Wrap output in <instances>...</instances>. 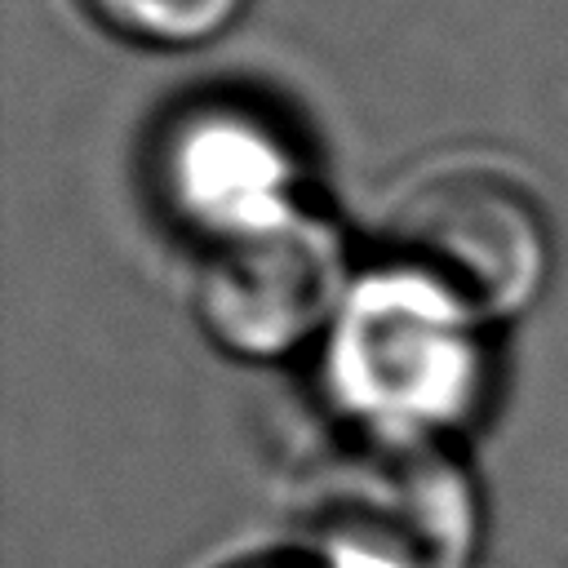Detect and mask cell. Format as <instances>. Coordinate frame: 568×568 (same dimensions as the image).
I'll list each match as a JSON object with an SVG mask.
<instances>
[{
  "mask_svg": "<svg viewBox=\"0 0 568 568\" xmlns=\"http://www.w3.org/2000/svg\"><path fill=\"white\" fill-rule=\"evenodd\" d=\"M488 328L426 275L377 262L324 333L328 399L368 439H430L479 417L493 386Z\"/></svg>",
  "mask_w": 568,
  "mask_h": 568,
  "instance_id": "obj_1",
  "label": "cell"
},
{
  "mask_svg": "<svg viewBox=\"0 0 568 568\" xmlns=\"http://www.w3.org/2000/svg\"><path fill=\"white\" fill-rule=\"evenodd\" d=\"M306 528L320 568H470L484 510L448 444L359 435L320 475Z\"/></svg>",
  "mask_w": 568,
  "mask_h": 568,
  "instance_id": "obj_2",
  "label": "cell"
},
{
  "mask_svg": "<svg viewBox=\"0 0 568 568\" xmlns=\"http://www.w3.org/2000/svg\"><path fill=\"white\" fill-rule=\"evenodd\" d=\"M146 173L164 217L204 248L257 235L306 209L297 138L244 93H200L173 106L151 138Z\"/></svg>",
  "mask_w": 568,
  "mask_h": 568,
  "instance_id": "obj_3",
  "label": "cell"
},
{
  "mask_svg": "<svg viewBox=\"0 0 568 568\" xmlns=\"http://www.w3.org/2000/svg\"><path fill=\"white\" fill-rule=\"evenodd\" d=\"M386 257L426 275L484 324L528 311L550 280V226L501 173L457 169L417 182L390 213Z\"/></svg>",
  "mask_w": 568,
  "mask_h": 568,
  "instance_id": "obj_4",
  "label": "cell"
},
{
  "mask_svg": "<svg viewBox=\"0 0 568 568\" xmlns=\"http://www.w3.org/2000/svg\"><path fill=\"white\" fill-rule=\"evenodd\" d=\"M355 275L328 217H297L200 253L195 315L200 328L240 359H280L324 337Z\"/></svg>",
  "mask_w": 568,
  "mask_h": 568,
  "instance_id": "obj_5",
  "label": "cell"
},
{
  "mask_svg": "<svg viewBox=\"0 0 568 568\" xmlns=\"http://www.w3.org/2000/svg\"><path fill=\"white\" fill-rule=\"evenodd\" d=\"M106 31L151 49H195L217 40L248 0H80Z\"/></svg>",
  "mask_w": 568,
  "mask_h": 568,
  "instance_id": "obj_6",
  "label": "cell"
},
{
  "mask_svg": "<svg viewBox=\"0 0 568 568\" xmlns=\"http://www.w3.org/2000/svg\"><path fill=\"white\" fill-rule=\"evenodd\" d=\"M231 568H320L315 559H280V555H266V559H244V564H231Z\"/></svg>",
  "mask_w": 568,
  "mask_h": 568,
  "instance_id": "obj_7",
  "label": "cell"
}]
</instances>
